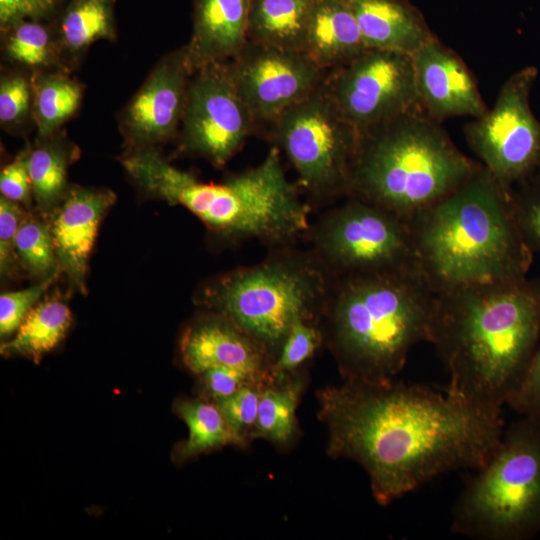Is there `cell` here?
<instances>
[{
	"label": "cell",
	"instance_id": "1",
	"mask_svg": "<svg viewBox=\"0 0 540 540\" xmlns=\"http://www.w3.org/2000/svg\"><path fill=\"white\" fill-rule=\"evenodd\" d=\"M328 453L359 463L380 505L453 470L478 469L504 432L502 409L445 389L347 380L317 394Z\"/></svg>",
	"mask_w": 540,
	"mask_h": 540
},
{
	"label": "cell",
	"instance_id": "2",
	"mask_svg": "<svg viewBox=\"0 0 540 540\" xmlns=\"http://www.w3.org/2000/svg\"><path fill=\"white\" fill-rule=\"evenodd\" d=\"M430 343L448 391L502 409L540 345V275L437 290Z\"/></svg>",
	"mask_w": 540,
	"mask_h": 540
},
{
	"label": "cell",
	"instance_id": "3",
	"mask_svg": "<svg viewBox=\"0 0 540 540\" xmlns=\"http://www.w3.org/2000/svg\"><path fill=\"white\" fill-rule=\"evenodd\" d=\"M407 222L419 266L436 291L528 276L534 253L515 222L508 190L483 165Z\"/></svg>",
	"mask_w": 540,
	"mask_h": 540
},
{
	"label": "cell",
	"instance_id": "4",
	"mask_svg": "<svg viewBox=\"0 0 540 540\" xmlns=\"http://www.w3.org/2000/svg\"><path fill=\"white\" fill-rule=\"evenodd\" d=\"M436 289L419 266L334 278L322 318L347 380L385 382L431 342Z\"/></svg>",
	"mask_w": 540,
	"mask_h": 540
},
{
	"label": "cell",
	"instance_id": "5",
	"mask_svg": "<svg viewBox=\"0 0 540 540\" xmlns=\"http://www.w3.org/2000/svg\"><path fill=\"white\" fill-rule=\"evenodd\" d=\"M142 183L148 194L183 206L232 242L290 247L306 237L311 224L312 207L288 180L276 146L257 166L218 184L202 182L164 158L148 165Z\"/></svg>",
	"mask_w": 540,
	"mask_h": 540
},
{
	"label": "cell",
	"instance_id": "6",
	"mask_svg": "<svg viewBox=\"0 0 540 540\" xmlns=\"http://www.w3.org/2000/svg\"><path fill=\"white\" fill-rule=\"evenodd\" d=\"M481 166L457 148L441 122L417 109L359 132L349 196L409 220Z\"/></svg>",
	"mask_w": 540,
	"mask_h": 540
},
{
	"label": "cell",
	"instance_id": "7",
	"mask_svg": "<svg viewBox=\"0 0 540 540\" xmlns=\"http://www.w3.org/2000/svg\"><path fill=\"white\" fill-rule=\"evenodd\" d=\"M334 278L314 255L294 246L207 282L197 301L252 336L273 361L292 326L323 317Z\"/></svg>",
	"mask_w": 540,
	"mask_h": 540
},
{
	"label": "cell",
	"instance_id": "8",
	"mask_svg": "<svg viewBox=\"0 0 540 540\" xmlns=\"http://www.w3.org/2000/svg\"><path fill=\"white\" fill-rule=\"evenodd\" d=\"M454 533L527 540L540 533V416L521 415L470 478L453 509Z\"/></svg>",
	"mask_w": 540,
	"mask_h": 540
},
{
	"label": "cell",
	"instance_id": "9",
	"mask_svg": "<svg viewBox=\"0 0 540 540\" xmlns=\"http://www.w3.org/2000/svg\"><path fill=\"white\" fill-rule=\"evenodd\" d=\"M305 238L333 278L419 266L407 220L355 196L320 214Z\"/></svg>",
	"mask_w": 540,
	"mask_h": 540
},
{
	"label": "cell",
	"instance_id": "10",
	"mask_svg": "<svg viewBox=\"0 0 540 540\" xmlns=\"http://www.w3.org/2000/svg\"><path fill=\"white\" fill-rule=\"evenodd\" d=\"M271 124L312 204L348 197L359 132L340 113L323 85L283 111Z\"/></svg>",
	"mask_w": 540,
	"mask_h": 540
},
{
	"label": "cell",
	"instance_id": "11",
	"mask_svg": "<svg viewBox=\"0 0 540 540\" xmlns=\"http://www.w3.org/2000/svg\"><path fill=\"white\" fill-rule=\"evenodd\" d=\"M538 77L535 66L514 72L501 86L492 108L464 127L480 163L510 189L540 167V121L530 97Z\"/></svg>",
	"mask_w": 540,
	"mask_h": 540
},
{
	"label": "cell",
	"instance_id": "12",
	"mask_svg": "<svg viewBox=\"0 0 540 540\" xmlns=\"http://www.w3.org/2000/svg\"><path fill=\"white\" fill-rule=\"evenodd\" d=\"M323 87L358 132L422 109L412 56L398 52L367 49L330 70Z\"/></svg>",
	"mask_w": 540,
	"mask_h": 540
},
{
	"label": "cell",
	"instance_id": "13",
	"mask_svg": "<svg viewBox=\"0 0 540 540\" xmlns=\"http://www.w3.org/2000/svg\"><path fill=\"white\" fill-rule=\"evenodd\" d=\"M255 124L229 62L209 64L191 74L179 129L181 151L223 167L243 146Z\"/></svg>",
	"mask_w": 540,
	"mask_h": 540
},
{
	"label": "cell",
	"instance_id": "14",
	"mask_svg": "<svg viewBox=\"0 0 540 540\" xmlns=\"http://www.w3.org/2000/svg\"><path fill=\"white\" fill-rule=\"evenodd\" d=\"M240 96L256 124L272 123L324 83L327 71L306 53L248 42L229 62Z\"/></svg>",
	"mask_w": 540,
	"mask_h": 540
},
{
	"label": "cell",
	"instance_id": "15",
	"mask_svg": "<svg viewBox=\"0 0 540 540\" xmlns=\"http://www.w3.org/2000/svg\"><path fill=\"white\" fill-rule=\"evenodd\" d=\"M190 70L183 47L164 55L118 117L130 151L154 148L178 133Z\"/></svg>",
	"mask_w": 540,
	"mask_h": 540
},
{
	"label": "cell",
	"instance_id": "16",
	"mask_svg": "<svg viewBox=\"0 0 540 540\" xmlns=\"http://www.w3.org/2000/svg\"><path fill=\"white\" fill-rule=\"evenodd\" d=\"M412 59L419 103L429 116L442 122L453 117L478 118L487 111L474 75L438 37Z\"/></svg>",
	"mask_w": 540,
	"mask_h": 540
},
{
	"label": "cell",
	"instance_id": "17",
	"mask_svg": "<svg viewBox=\"0 0 540 540\" xmlns=\"http://www.w3.org/2000/svg\"><path fill=\"white\" fill-rule=\"evenodd\" d=\"M116 195L106 188L73 186L52 211L49 224L60 271L86 293V273L98 227Z\"/></svg>",
	"mask_w": 540,
	"mask_h": 540
},
{
	"label": "cell",
	"instance_id": "18",
	"mask_svg": "<svg viewBox=\"0 0 540 540\" xmlns=\"http://www.w3.org/2000/svg\"><path fill=\"white\" fill-rule=\"evenodd\" d=\"M186 367L202 374L214 367L245 370L266 381H274L270 353L231 320L209 312L187 328L180 344Z\"/></svg>",
	"mask_w": 540,
	"mask_h": 540
},
{
	"label": "cell",
	"instance_id": "19",
	"mask_svg": "<svg viewBox=\"0 0 540 540\" xmlns=\"http://www.w3.org/2000/svg\"><path fill=\"white\" fill-rule=\"evenodd\" d=\"M253 0H194L193 30L183 46L192 73L232 61L248 43Z\"/></svg>",
	"mask_w": 540,
	"mask_h": 540
},
{
	"label": "cell",
	"instance_id": "20",
	"mask_svg": "<svg viewBox=\"0 0 540 540\" xmlns=\"http://www.w3.org/2000/svg\"><path fill=\"white\" fill-rule=\"evenodd\" d=\"M367 49L412 56L437 36L407 0H348Z\"/></svg>",
	"mask_w": 540,
	"mask_h": 540
},
{
	"label": "cell",
	"instance_id": "21",
	"mask_svg": "<svg viewBox=\"0 0 540 540\" xmlns=\"http://www.w3.org/2000/svg\"><path fill=\"white\" fill-rule=\"evenodd\" d=\"M365 47L348 0H315L306 54L330 71L362 54Z\"/></svg>",
	"mask_w": 540,
	"mask_h": 540
},
{
	"label": "cell",
	"instance_id": "22",
	"mask_svg": "<svg viewBox=\"0 0 540 540\" xmlns=\"http://www.w3.org/2000/svg\"><path fill=\"white\" fill-rule=\"evenodd\" d=\"M315 0H253L248 42L306 53Z\"/></svg>",
	"mask_w": 540,
	"mask_h": 540
},
{
	"label": "cell",
	"instance_id": "23",
	"mask_svg": "<svg viewBox=\"0 0 540 540\" xmlns=\"http://www.w3.org/2000/svg\"><path fill=\"white\" fill-rule=\"evenodd\" d=\"M79 155L77 145L61 130L28 146L33 199L40 211L52 212L64 198L69 167Z\"/></svg>",
	"mask_w": 540,
	"mask_h": 540
},
{
	"label": "cell",
	"instance_id": "24",
	"mask_svg": "<svg viewBox=\"0 0 540 540\" xmlns=\"http://www.w3.org/2000/svg\"><path fill=\"white\" fill-rule=\"evenodd\" d=\"M33 87V122L37 137L50 136L79 110L84 87L67 69L31 73Z\"/></svg>",
	"mask_w": 540,
	"mask_h": 540
},
{
	"label": "cell",
	"instance_id": "25",
	"mask_svg": "<svg viewBox=\"0 0 540 540\" xmlns=\"http://www.w3.org/2000/svg\"><path fill=\"white\" fill-rule=\"evenodd\" d=\"M116 0H70L61 14L56 35L64 56L76 59L99 40L116 37Z\"/></svg>",
	"mask_w": 540,
	"mask_h": 540
},
{
	"label": "cell",
	"instance_id": "26",
	"mask_svg": "<svg viewBox=\"0 0 540 540\" xmlns=\"http://www.w3.org/2000/svg\"><path fill=\"white\" fill-rule=\"evenodd\" d=\"M72 323L69 307L56 298L36 304L14 337L1 344V354L24 356L38 362L63 339Z\"/></svg>",
	"mask_w": 540,
	"mask_h": 540
},
{
	"label": "cell",
	"instance_id": "27",
	"mask_svg": "<svg viewBox=\"0 0 540 540\" xmlns=\"http://www.w3.org/2000/svg\"><path fill=\"white\" fill-rule=\"evenodd\" d=\"M293 374L262 388L249 440L262 438L277 445L293 440L297 431L296 409L304 386L302 377Z\"/></svg>",
	"mask_w": 540,
	"mask_h": 540
},
{
	"label": "cell",
	"instance_id": "28",
	"mask_svg": "<svg viewBox=\"0 0 540 540\" xmlns=\"http://www.w3.org/2000/svg\"><path fill=\"white\" fill-rule=\"evenodd\" d=\"M2 34V53L10 62L32 72L67 69L53 31L40 20L18 22Z\"/></svg>",
	"mask_w": 540,
	"mask_h": 540
},
{
	"label": "cell",
	"instance_id": "29",
	"mask_svg": "<svg viewBox=\"0 0 540 540\" xmlns=\"http://www.w3.org/2000/svg\"><path fill=\"white\" fill-rule=\"evenodd\" d=\"M177 411L189 429L188 439L179 448L180 459H188L225 445H246L230 428L215 403L198 400L181 402Z\"/></svg>",
	"mask_w": 540,
	"mask_h": 540
},
{
	"label": "cell",
	"instance_id": "30",
	"mask_svg": "<svg viewBox=\"0 0 540 540\" xmlns=\"http://www.w3.org/2000/svg\"><path fill=\"white\" fill-rule=\"evenodd\" d=\"M17 260L33 276L46 279L61 272L49 224L26 215L15 241Z\"/></svg>",
	"mask_w": 540,
	"mask_h": 540
},
{
	"label": "cell",
	"instance_id": "31",
	"mask_svg": "<svg viewBox=\"0 0 540 540\" xmlns=\"http://www.w3.org/2000/svg\"><path fill=\"white\" fill-rule=\"evenodd\" d=\"M33 123V87L31 75L6 72L0 79V124L7 131H20Z\"/></svg>",
	"mask_w": 540,
	"mask_h": 540
},
{
	"label": "cell",
	"instance_id": "32",
	"mask_svg": "<svg viewBox=\"0 0 540 540\" xmlns=\"http://www.w3.org/2000/svg\"><path fill=\"white\" fill-rule=\"evenodd\" d=\"M323 341L318 322L300 320L285 337L272 364L274 380L279 381L293 374L309 360Z\"/></svg>",
	"mask_w": 540,
	"mask_h": 540
},
{
	"label": "cell",
	"instance_id": "33",
	"mask_svg": "<svg viewBox=\"0 0 540 540\" xmlns=\"http://www.w3.org/2000/svg\"><path fill=\"white\" fill-rule=\"evenodd\" d=\"M515 222L533 253H540V173L508 189Z\"/></svg>",
	"mask_w": 540,
	"mask_h": 540
},
{
	"label": "cell",
	"instance_id": "34",
	"mask_svg": "<svg viewBox=\"0 0 540 540\" xmlns=\"http://www.w3.org/2000/svg\"><path fill=\"white\" fill-rule=\"evenodd\" d=\"M263 387L245 385L230 397L215 403L233 432L245 442L256 423Z\"/></svg>",
	"mask_w": 540,
	"mask_h": 540
},
{
	"label": "cell",
	"instance_id": "35",
	"mask_svg": "<svg viewBox=\"0 0 540 540\" xmlns=\"http://www.w3.org/2000/svg\"><path fill=\"white\" fill-rule=\"evenodd\" d=\"M60 272L42 279L29 288L4 292L0 296V335L7 337L17 331L25 317L37 304L42 294L56 280Z\"/></svg>",
	"mask_w": 540,
	"mask_h": 540
},
{
	"label": "cell",
	"instance_id": "36",
	"mask_svg": "<svg viewBox=\"0 0 540 540\" xmlns=\"http://www.w3.org/2000/svg\"><path fill=\"white\" fill-rule=\"evenodd\" d=\"M200 375L205 393L214 403L230 397L245 385L265 386L270 383L250 372L233 367H214Z\"/></svg>",
	"mask_w": 540,
	"mask_h": 540
},
{
	"label": "cell",
	"instance_id": "37",
	"mask_svg": "<svg viewBox=\"0 0 540 540\" xmlns=\"http://www.w3.org/2000/svg\"><path fill=\"white\" fill-rule=\"evenodd\" d=\"M26 217L20 204L0 198V271L7 276L14 271L17 256L15 241L18 230Z\"/></svg>",
	"mask_w": 540,
	"mask_h": 540
},
{
	"label": "cell",
	"instance_id": "38",
	"mask_svg": "<svg viewBox=\"0 0 540 540\" xmlns=\"http://www.w3.org/2000/svg\"><path fill=\"white\" fill-rule=\"evenodd\" d=\"M1 196L30 207L33 200L32 183L28 169V147L5 165L0 173Z\"/></svg>",
	"mask_w": 540,
	"mask_h": 540
},
{
	"label": "cell",
	"instance_id": "39",
	"mask_svg": "<svg viewBox=\"0 0 540 540\" xmlns=\"http://www.w3.org/2000/svg\"><path fill=\"white\" fill-rule=\"evenodd\" d=\"M507 405L520 415L540 416V345Z\"/></svg>",
	"mask_w": 540,
	"mask_h": 540
},
{
	"label": "cell",
	"instance_id": "40",
	"mask_svg": "<svg viewBox=\"0 0 540 540\" xmlns=\"http://www.w3.org/2000/svg\"><path fill=\"white\" fill-rule=\"evenodd\" d=\"M43 18L36 0H0V28L6 31L20 21Z\"/></svg>",
	"mask_w": 540,
	"mask_h": 540
},
{
	"label": "cell",
	"instance_id": "41",
	"mask_svg": "<svg viewBox=\"0 0 540 540\" xmlns=\"http://www.w3.org/2000/svg\"><path fill=\"white\" fill-rule=\"evenodd\" d=\"M41 10L43 18L52 13L60 0H36Z\"/></svg>",
	"mask_w": 540,
	"mask_h": 540
},
{
	"label": "cell",
	"instance_id": "42",
	"mask_svg": "<svg viewBox=\"0 0 540 540\" xmlns=\"http://www.w3.org/2000/svg\"><path fill=\"white\" fill-rule=\"evenodd\" d=\"M538 172L540 173V167H539V169H538Z\"/></svg>",
	"mask_w": 540,
	"mask_h": 540
}]
</instances>
